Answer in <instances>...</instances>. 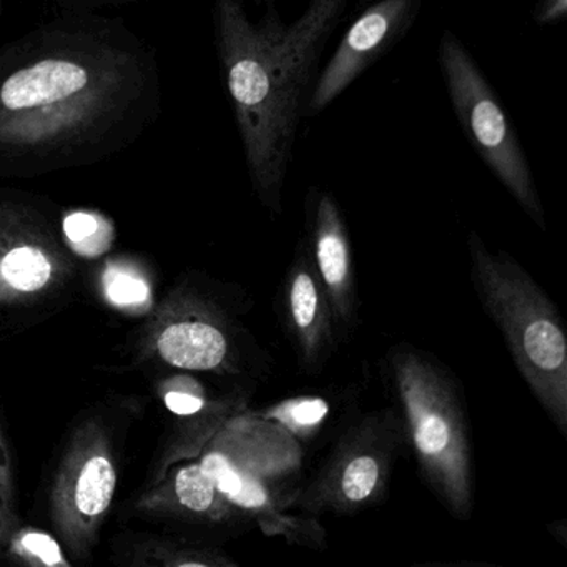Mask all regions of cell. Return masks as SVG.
Listing matches in <instances>:
<instances>
[{
	"label": "cell",
	"mask_w": 567,
	"mask_h": 567,
	"mask_svg": "<svg viewBox=\"0 0 567 567\" xmlns=\"http://www.w3.org/2000/svg\"><path fill=\"white\" fill-rule=\"evenodd\" d=\"M161 112L157 59L122 19H58L0 51V175L97 164Z\"/></svg>",
	"instance_id": "obj_1"
},
{
	"label": "cell",
	"mask_w": 567,
	"mask_h": 567,
	"mask_svg": "<svg viewBox=\"0 0 567 567\" xmlns=\"http://www.w3.org/2000/svg\"><path fill=\"white\" fill-rule=\"evenodd\" d=\"M348 0H310L290 24L270 9L254 21L244 0H215L218 58L258 200L274 217L318 62Z\"/></svg>",
	"instance_id": "obj_2"
},
{
	"label": "cell",
	"mask_w": 567,
	"mask_h": 567,
	"mask_svg": "<svg viewBox=\"0 0 567 567\" xmlns=\"http://www.w3.org/2000/svg\"><path fill=\"white\" fill-rule=\"evenodd\" d=\"M384 368L420 476L450 516L471 519L476 467L460 381L434 354L404 341L388 350Z\"/></svg>",
	"instance_id": "obj_3"
},
{
	"label": "cell",
	"mask_w": 567,
	"mask_h": 567,
	"mask_svg": "<svg viewBox=\"0 0 567 567\" xmlns=\"http://www.w3.org/2000/svg\"><path fill=\"white\" fill-rule=\"evenodd\" d=\"M228 503L264 534L295 546L324 549L327 530L317 517L293 516L305 481V447L250 408L228 420L197 457Z\"/></svg>",
	"instance_id": "obj_4"
},
{
	"label": "cell",
	"mask_w": 567,
	"mask_h": 567,
	"mask_svg": "<svg viewBox=\"0 0 567 567\" xmlns=\"http://www.w3.org/2000/svg\"><path fill=\"white\" fill-rule=\"evenodd\" d=\"M470 278L481 307L503 334L520 377L560 436H567V334L556 305L507 251L471 230Z\"/></svg>",
	"instance_id": "obj_5"
},
{
	"label": "cell",
	"mask_w": 567,
	"mask_h": 567,
	"mask_svg": "<svg viewBox=\"0 0 567 567\" xmlns=\"http://www.w3.org/2000/svg\"><path fill=\"white\" fill-rule=\"evenodd\" d=\"M247 297L217 287L185 285L171 295L155 320L152 341L168 367L215 374L255 394L275 370L271 354L245 323Z\"/></svg>",
	"instance_id": "obj_6"
},
{
	"label": "cell",
	"mask_w": 567,
	"mask_h": 567,
	"mask_svg": "<svg viewBox=\"0 0 567 567\" xmlns=\"http://www.w3.org/2000/svg\"><path fill=\"white\" fill-rule=\"evenodd\" d=\"M406 450V431L396 410L354 417L317 471L305 477L295 507L320 519L324 514L354 516L383 503L394 466Z\"/></svg>",
	"instance_id": "obj_7"
},
{
	"label": "cell",
	"mask_w": 567,
	"mask_h": 567,
	"mask_svg": "<svg viewBox=\"0 0 567 567\" xmlns=\"http://www.w3.org/2000/svg\"><path fill=\"white\" fill-rule=\"evenodd\" d=\"M440 64L464 134L524 214L546 230V215L516 131L489 82L453 32L441 38Z\"/></svg>",
	"instance_id": "obj_8"
},
{
	"label": "cell",
	"mask_w": 567,
	"mask_h": 567,
	"mask_svg": "<svg viewBox=\"0 0 567 567\" xmlns=\"http://www.w3.org/2000/svg\"><path fill=\"white\" fill-rule=\"evenodd\" d=\"M117 489V467L107 431L82 424L62 457L52 486V523L72 556L82 559L97 540Z\"/></svg>",
	"instance_id": "obj_9"
},
{
	"label": "cell",
	"mask_w": 567,
	"mask_h": 567,
	"mask_svg": "<svg viewBox=\"0 0 567 567\" xmlns=\"http://www.w3.org/2000/svg\"><path fill=\"white\" fill-rule=\"evenodd\" d=\"M72 274L48 215L0 192V311L42 300Z\"/></svg>",
	"instance_id": "obj_10"
},
{
	"label": "cell",
	"mask_w": 567,
	"mask_h": 567,
	"mask_svg": "<svg viewBox=\"0 0 567 567\" xmlns=\"http://www.w3.org/2000/svg\"><path fill=\"white\" fill-rule=\"evenodd\" d=\"M421 0H378L341 39L311 91L307 114H320L401 41L416 21Z\"/></svg>",
	"instance_id": "obj_11"
},
{
	"label": "cell",
	"mask_w": 567,
	"mask_h": 567,
	"mask_svg": "<svg viewBox=\"0 0 567 567\" xmlns=\"http://www.w3.org/2000/svg\"><path fill=\"white\" fill-rule=\"evenodd\" d=\"M281 327L293 348L301 373L317 377L340 348L330 298L301 240L278 293Z\"/></svg>",
	"instance_id": "obj_12"
},
{
	"label": "cell",
	"mask_w": 567,
	"mask_h": 567,
	"mask_svg": "<svg viewBox=\"0 0 567 567\" xmlns=\"http://www.w3.org/2000/svg\"><path fill=\"white\" fill-rule=\"evenodd\" d=\"M303 241L330 298L341 341L348 340L360 324V291L350 231L330 192L313 188L308 195Z\"/></svg>",
	"instance_id": "obj_13"
},
{
	"label": "cell",
	"mask_w": 567,
	"mask_h": 567,
	"mask_svg": "<svg viewBox=\"0 0 567 567\" xmlns=\"http://www.w3.org/2000/svg\"><path fill=\"white\" fill-rule=\"evenodd\" d=\"M144 513L185 517L212 526L247 523V517L228 503L198 461L165 474L138 499Z\"/></svg>",
	"instance_id": "obj_14"
},
{
	"label": "cell",
	"mask_w": 567,
	"mask_h": 567,
	"mask_svg": "<svg viewBox=\"0 0 567 567\" xmlns=\"http://www.w3.org/2000/svg\"><path fill=\"white\" fill-rule=\"evenodd\" d=\"M255 416L277 424L295 437L301 446L317 440L333 416V403L327 394H300L270 404L264 410H250Z\"/></svg>",
	"instance_id": "obj_15"
},
{
	"label": "cell",
	"mask_w": 567,
	"mask_h": 567,
	"mask_svg": "<svg viewBox=\"0 0 567 567\" xmlns=\"http://www.w3.org/2000/svg\"><path fill=\"white\" fill-rule=\"evenodd\" d=\"M69 245L78 254L95 257L107 250L114 238V230L109 220L94 212H72L62 224Z\"/></svg>",
	"instance_id": "obj_16"
},
{
	"label": "cell",
	"mask_w": 567,
	"mask_h": 567,
	"mask_svg": "<svg viewBox=\"0 0 567 567\" xmlns=\"http://www.w3.org/2000/svg\"><path fill=\"white\" fill-rule=\"evenodd\" d=\"M102 284L107 300L121 310H138L151 303V285L145 277L125 265L114 264L105 268Z\"/></svg>",
	"instance_id": "obj_17"
},
{
	"label": "cell",
	"mask_w": 567,
	"mask_h": 567,
	"mask_svg": "<svg viewBox=\"0 0 567 567\" xmlns=\"http://www.w3.org/2000/svg\"><path fill=\"white\" fill-rule=\"evenodd\" d=\"M145 554L154 557L155 564L171 567H231L237 566L224 550L200 544L162 543L147 546Z\"/></svg>",
	"instance_id": "obj_18"
},
{
	"label": "cell",
	"mask_w": 567,
	"mask_h": 567,
	"mask_svg": "<svg viewBox=\"0 0 567 567\" xmlns=\"http://www.w3.org/2000/svg\"><path fill=\"white\" fill-rule=\"evenodd\" d=\"M9 546L16 557L34 566H69L62 556L61 546L49 534L35 529H18Z\"/></svg>",
	"instance_id": "obj_19"
},
{
	"label": "cell",
	"mask_w": 567,
	"mask_h": 567,
	"mask_svg": "<svg viewBox=\"0 0 567 567\" xmlns=\"http://www.w3.org/2000/svg\"><path fill=\"white\" fill-rule=\"evenodd\" d=\"M0 501L8 509L14 511V480H12L11 457L4 436L0 433Z\"/></svg>",
	"instance_id": "obj_20"
},
{
	"label": "cell",
	"mask_w": 567,
	"mask_h": 567,
	"mask_svg": "<svg viewBox=\"0 0 567 567\" xmlns=\"http://www.w3.org/2000/svg\"><path fill=\"white\" fill-rule=\"evenodd\" d=\"M567 16V0H539L534 9L537 25H553L564 21Z\"/></svg>",
	"instance_id": "obj_21"
},
{
	"label": "cell",
	"mask_w": 567,
	"mask_h": 567,
	"mask_svg": "<svg viewBox=\"0 0 567 567\" xmlns=\"http://www.w3.org/2000/svg\"><path fill=\"white\" fill-rule=\"evenodd\" d=\"M19 520L14 511L8 509L0 501V549L11 544L12 537L18 533Z\"/></svg>",
	"instance_id": "obj_22"
},
{
	"label": "cell",
	"mask_w": 567,
	"mask_h": 567,
	"mask_svg": "<svg viewBox=\"0 0 567 567\" xmlns=\"http://www.w3.org/2000/svg\"><path fill=\"white\" fill-rule=\"evenodd\" d=\"M547 530H549V533H553V536L557 537V540H559V543L563 544V546H567L566 520L560 519L557 520V523L549 524V526H547Z\"/></svg>",
	"instance_id": "obj_23"
},
{
	"label": "cell",
	"mask_w": 567,
	"mask_h": 567,
	"mask_svg": "<svg viewBox=\"0 0 567 567\" xmlns=\"http://www.w3.org/2000/svg\"><path fill=\"white\" fill-rule=\"evenodd\" d=\"M65 2H75V4H85L89 0H65Z\"/></svg>",
	"instance_id": "obj_24"
},
{
	"label": "cell",
	"mask_w": 567,
	"mask_h": 567,
	"mask_svg": "<svg viewBox=\"0 0 567 567\" xmlns=\"http://www.w3.org/2000/svg\"><path fill=\"white\" fill-rule=\"evenodd\" d=\"M0 21H2V0H0Z\"/></svg>",
	"instance_id": "obj_25"
}]
</instances>
